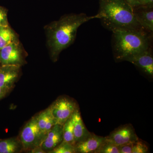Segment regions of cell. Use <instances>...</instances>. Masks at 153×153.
Here are the masks:
<instances>
[{"mask_svg":"<svg viewBox=\"0 0 153 153\" xmlns=\"http://www.w3.org/2000/svg\"><path fill=\"white\" fill-rule=\"evenodd\" d=\"M106 140V137L91 133L85 140L75 145L76 153H96Z\"/></svg>","mask_w":153,"mask_h":153,"instance_id":"cell-10","label":"cell"},{"mask_svg":"<svg viewBox=\"0 0 153 153\" xmlns=\"http://www.w3.org/2000/svg\"><path fill=\"white\" fill-rule=\"evenodd\" d=\"M7 13L8 10L5 7L0 6V27L9 26Z\"/></svg>","mask_w":153,"mask_h":153,"instance_id":"cell-21","label":"cell"},{"mask_svg":"<svg viewBox=\"0 0 153 153\" xmlns=\"http://www.w3.org/2000/svg\"><path fill=\"white\" fill-rule=\"evenodd\" d=\"M19 41L18 35L10 27H0V49L8 44Z\"/></svg>","mask_w":153,"mask_h":153,"instance_id":"cell-15","label":"cell"},{"mask_svg":"<svg viewBox=\"0 0 153 153\" xmlns=\"http://www.w3.org/2000/svg\"><path fill=\"white\" fill-rule=\"evenodd\" d=\"M73 129L75 143L82 141L87 137L91 133L88 131L83 123L79 110L77 109L72 115Z\"/></svg>","mask_w":153,"mask_h":153,"instance_id":"cell-13","label":"cell"},{"mask_svg":"<svg viewBox=\"0 0 153 153\" xmlns=\"http://www.w3.org/2000/svg\"><path fill=\"white\" fill-rule=\"evenodd\" d=\"M30 152H31V153H46V152L45 151L43 150L42 149V148H41V146L38 147H36L34 148L33 149H32V150L30 151Z\"/></svg>","mask_w":153,"mask_h":153,"instance_id":"cell-26","label":"cell"},{"mask_svg":"<svg viewBox=\"0 0 153 153\" xmlns=\"http://www.w3.org/2000/svg\"><path fill=\"white\" fill-rule=\"evenodd\" d=\"M21 67L13 65H1L0 88L10 91L20 76Z\"/></svg>","mask_w":153,"mask_h":153,"instance_id":"cell-8","label":"cell"},{"mask_svg":"<svg viewBox=\"0 0 153 153\" xmlns=\"http://www.w3.org/2000/svg\"><path fill=\"white\" fill-rule=\"evenodd\" d=\"M106 139L118 146L134 142L139 139L131 125L121 126L112 131Z\"/></svg>","mask_w":153,"mask_h":153,"instance_id":"cell-7","label":"cell"},{"mask_svg":"<svg viewBox=\"0 0 153 153\" xmlns=\"http://www.w3.org/2000/svg\"><path fill=\"white\" fill-rule=\"evenodd\" d=\"M63 141L75 146L73 123L72 116L66 121L63 126Z\"/></svg>","mask_w":153,"mask_h":153,"instance_id":"cell-17","label":"cell"},{"mask_svg":"<svg viewBox=\"0 0 153 153\" xmlns=\"http://www.w3.org/2000/svg\"><path fill=\"white\" fill-rule=\"evenodd\" d=\"M97 15L105 27L112 32L143 29L136 19L133 9L126 0H100Z\"/></svg>","mask_w":153,"mask_h":153,"instance_id":"cell-2","label":"cell"},{"mask_svg":"<svg viewBox=\"0 0 153 153\" xmlns=\"http://www.w3.org/2000/svg\"><path fill=\"white\" fill-rule=\"evenodd\" d=\"M137 22L146 32L153 33V7L139 6L133 9Z\"/></svg>","mask_w":153,"mask_h":153,"instance_id":"cell-11","label":"cell"},{"mask_svg":"<svg viewBox=\"0 0 153 153\" xmlns=\"http://www.w3.org/2000/svg\"><path fill=\"white\" fill-rule=\"evenodd\" d=\"M148 147L139 139L132 143V153H146L148 152Z\"/></svg>","mask_w":153,"mask_h":153,"instance_id":"cell-20","label":"cell"},{"mask_svg":"<svg viewBox=\"0 0 153 153\" xmlns=\"http://www.w3.org/2000/svg\"><path fill=\"white\" fill-rule=\"evenodd\" d=\"M56 124L63 126L77 109L76 103L67 97L58 99L49 107Z\"/></svg>","mask_w":153,"mask_h":153,"instance_id":"cell-6","label":"cell"},{"mask_svg":"<svg viewBox=\"0 0 153 153\" xmlns=\"http://www.w3.org/2000/svg\"><path fill=\"white\" fill-rule=\"evenodd\" d=\"M96 153H120L119 146L106 140Z\"/></svg>","mask_w":153,"mask_h":153,"instance_id":"cell-19","label":"cell"},{"mask_svg":"<svg viewBox=\"0 0 153 153\" xmlns=\"http://www.w3.org/2000/svg\"><path fill=\"white\" fill-rule=\"evenodd\" d=\"M115 59L126 61L130 57L150 49V39L144 30H117L112 32Z\"/></svg>","mask_w":153,"mask_h":153,"instance_id":"cell-3","label":"cell"},{"mask_svg":"<svg viewBox=\"0 0 153 153\" xmlns=\"http://www.w3.org/2000/svg\"><path fill=\"white\" fill-rule=\"evenodd\" d=\"M95 18L97 19V15L88 16L84 13L68 14L47 25L45 29L52 60L57 61L61 52L74 43L81 25Z\"/></svg>","mask_w":153,"mask_h":153,"instance_id":"cell-1","label":"cell"},{"mask_svg":"<svg viewBox=\"0 0 153 153\" xmlns=\"http://www.w3.org/2000/svg\"><path fill=\"white\" fill-rule=\"evenodd\" d=\"M126 61L138 67L146 74L153 76V57L151 49L130 57Z\"/></svg>","mask_w":153,"mask_h":153,"instance_id":"cell-9","label":"cell"},{"mask_svg":"<svg viewBox=\"0 0 153 153\" xmlns=\"http://www.w3.org/2000/svg\"><path fill=\"white\" fill-rule=\"evenodd\" d=\"M36 117L40 129L45 134L47 135L53 126L56 124L50 107L42 111Z\"/></svg>","mask_w":153,"mask_h":153,"instance_id":"cell-14","label":"cell"},{"mask_svg":"<svg viewBox=\"0 0 153 153\" xmlns=\"http://www.w3.org/2000/svg\"><path fill=\"white\" fill-rule=\"evenodd\" d=\"M46 136L40 129L36 116L25 125L20 134L19 140L23 149L30 151L34 148L41 146Z\"/></svg>","mask_w":153,"mask_h":153,"instance_id":"cell-4","label":"cell"},{"mask_svg":"<svg viewBox=\"0 0 153 153\" xmlns=\"http://www.w3.org/2000/svg\"><path fill=\"white\" fill-rule=\"evenodd\" d=\"M27 55L20 41L13 42L0 49V64L22 67L27 63Z\"/></svg>","mask_w":153,"mask_h":153,"instance_id":"cell-5","label":"cell"},{"mask_svg":"<svg viewBox=\"0 0 153 153\" xmlns=\"http://www.w3.org/2000/svg\"><path fill=\"white\" fill-rule=\"evenodd\" d=\"M22 149L20 140L15 138L0 140V153H18Z\"/></svg>","mask_w":153,"mask_h":153,"instance_id":"cell-16","label":"cell"},{"mask_svg":"<svg viewBox=\"0 0 153 153\" xmlns=\"http://www.w3.org/2000/svg\"><path fill=\"white\" fill-rule=\"evenodd\" d=\"M133 143L119 146L120 153H132Z\"/></svg>","mask_w":153,"mask_h":153,"instance_id":"cell-22","label":"cell"},{"mask_svg":"<svg viewBox=\"0 0 153 153\" xmlns=\"http://www.w3.org/2000/svg\"><path fill=\"white\" fill-rule=\"evenodd\" d=\"M10 91V90L0 88V100L4 97Z\"/></svg>","mask_w":153,"mask_h":153,"instance_id":"cell-25","label":"cell"},{"mask_svg":"<svg viewBox=\"0 0 153 153\" xmlns=\"http://www.w3.org/2000/svg\"><path fill=\"white\" fill-rule=\"evenodd\" d=\"M126 1L131 6L133 9L138 7L137 0H126Z\"/></svg>","mask_w":153,"mask_h":153,"instance_id":"cell-24","label":"cell"},{"mask_svg":"<svg viewBox=\"0 0 153 153\" xmlns=\"http://www.w3.org/2000/svg\"><path fill=\"white\" fill-rule=\"evenodd\" d=\"M0 66H1V64H0Z\"/></svg>","mask_w":153,"mask_h":153,"instance_id":"cell-27","label":"cell"},{"mask_svg":"<svg viewBox=\"0 0 153 153\" xmlns=\"http://www.w3.org/2000/svg\"><path fill=\"white\" fill-rule=\"evenodd\" d=\"M63 141V126L55 124L47 134L41 147L46 152H49Z\"/></svg>","mask_w":153,"mask_h":153,"instance_id":"cell-12","label":"cell"},{"mask_svg":"<svg viewBox=\"0 0 153 153\" xmlns=\"http://www.w3.org/2000/svg\"><path fill=\"white\" fill-rule=\"evenodd\" d=\"M139 6L153 7V0H137Z\"/></svg>","mask_w":153,"mask_h":153,"instance_id":"cell-23","label":"cell"},{"mask_svg":"<svg viewBox=\"0 0 153 153\" xmlns=\"http://www.w3.org/2000/svg\"><path fill=\"white\" fill-rule=\"evenodd\" d=\"M50 153H75V146L68 142L63 141L55 149L50 151Z\"/></svg>","mask_w":153,"mask_h":153,"instance_id":"cell-18","label":"cell"}]
</instances>
